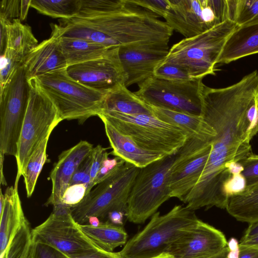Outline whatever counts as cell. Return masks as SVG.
Instances as JSON below:
<instances>
[{"instance_id": "cell-54", "label": "cell", "mask_w": 258, "mask_h": 258, "mask_svg": "<svg viewBox=\"0 0 258 258\" xmlns=\"http://www.w3.org/2000/svg\"><path fill=\"white\" fill-rule=\"evenodd\" d=\"M228 251L229 249L227 246V247L222 252L210 258H227V255Z\"/></svg>"}, {"instance_id": "cell-43", "label": "cell", "mask_w": 258, "mask_h": 258, "mask_svg": "<svg viewBox=\"0 0 258 258\" xmlns=\"http://www.w3.org/2000/svg\"><path fill=\"white\" fill-rule=\"evenodd\" d=\"M34 258H70L65 254L48 245L35 243Z\"/></svg>"}, {"instance_id": "cell-27", "label": "cell", "mask_w": 258, "mask_h": 258, "mask_svg": "<svg viewBox=\"0 0 258 258\" xmlns=\"http://www.w3.org/2000/svg\"><path fill=\"white\" fill-rule=\"evenodd\" d=\"M59 42L68 66L101 58L110 49L80 38L61 37Z\"/></svg>"}, {"instance_id": "cell-10", "label": "cell", "mask_w": 258, "mask_h": 258, "mask_svg": "<svg viewBox=\"0 0 258 258\" xmlns=\"http://www.w3.org/2000/svg\"><path fill=\"white\" fill-rule=\"evenodd\" d=\"M0 88V155L16 157L30 94L23 64Z\"/></svg>"}, {"instance_id": "cell-34", "label": "cell", "mask_w": 258, "mask_h": 258, "mask_svg": "<svg viewBox=\"0 0 258 258\" xmlns=\"http://www.w3.org/2000/svg\"><path fill=\"white\" fill-rule=\"evenodd\" d=\"M31 0H2L1 1L0 19L11 23L15 19H26Z\"/></svg>"}, {"instance_id": "cell-50", "label": "cell", "mask_w": 258, "mask_h": 258, "mask_svg": "<svg viewBox=\"0 0 258 258\" xmlns=\"http://www.w3.org/2000/svg\"><path fill=\"white\" fill-rule=\"evenodd\" d=\"M227 247L229 250H233L239 247V243L235 238H231L227 241Z\"/></svg>"}, {"instance_id": "cell-5", "label": "cell", "mask_w": 258, "mask_h": 258, "mask_svg": "<svg viewBox=\"0 0 258 258\" xmlns=\"http://www.w3.org/2000/svg\"><path fill=\"white\" fill-rule=\"evenodd\" d=\"M50 98L63 120L77 119L83 123L101 112L107 93L89 88L71 78L66 69L34 78Z\"/></svg>"}, {"instance_id": "cell-30", "label": "cell", "mask_w": 258, "mask_h": 258, "mask_svg": "<svg viewBox=\"0 0 258 258\" xmlns=\"http://www.w3.org/2000/svg\"><path fill=\"white\" fill-rule=\"evenodd\" d=\"M34 245L32 229L26 219L0 258H34Z\"/></svg>"}, {"instance_id": "cell-4", "label": "cell", "mask_w": 258, "mask_h": 258, "mask_svg": "<svg viewBox=\"0 0 258 258\" xmlns=\"http://www.w3.org/2000/svg\"><path fill=\"white\" fill-rule=\"evenodd\" d=\"M199 219L194 211L182 205L175 206L167 213L157 212L138 233L128 240L117 253L120 258H151L166 250Z\"/></svg>"}, {"instance_id": "cell-31", "label": "cell", "mask_w": 258, "mask_h": 258, "mask_svg": "<svg viewBox=\"0 0 258 258\" xmlns=\"http://www.w3.org/2000/svg\"><path fill=\"white\" fill-rule=\"evenodd\" d=\"M49 137L41 143L32 155L23 174L27 198L32 195L38 177L47 159L46 148Z\"/></svg>"}, {"instance_id": "cell-41", "label": "cell", "mask_w": 258, "mask_h": 258, "mask_svg": "<svg viewBox=\"0 0 258 258\" xmlns=\"http://www.w3.org/2000/svg\"><path fill=\"white\" fill-rule=\"evenodd\" d=\"M125 161L119 157L109 158L107 157L103 160L97 175L93 183V187L103 181L117 170Z\"/></svg>"}, {"instance_id": "cell-45", "label": "cell", "mask_w": 258, "mask_h": 258, "mask_svg": "<svg viewBox=\"0 0 258 258\" xmlns=\"http://www.w3.org/2000/svg\"><path fill=\"white\" fill-rule=\"evenodd\" d=\"M9 22L0 19V52L1 55L3 54L7 47L8 31L7 25Z\"/></svg>"}, {"instance_id": "cell-48", "label": "cell", "mask_w": 258, "mask_h": 258, "mask_svg": "<svg viewBox=\"0 0 258 258\" xmlns=\"http://www.w3.org/2000/svg\"><path fill=\"white\" fill-rule=\"evenodd\" d=\"M258 234V221L249 223L240 240H243Z\"/></svg>"}, {"instance_id": "cell-2", "label": "cell", "mask_w": 258, "mask_h": 258, "mask_svg": "<svg viewBox=\"0 0 258 258\" xmlns=\"http://www.w3.org/2000/svg\"><path fill=\"white\" fill-rule=\"evenodd\" d=\"M158 17L145 9L126 3L123 8L113 13L65 20L63 25L58 26V32L60 37L85 39L107 48L168 43L173 30Z\"/></svg>"}, {"instance_id": "cell-28", "label": "cell", "mask_w": 258, "mask_h": 258, "mask_svg": "<svg viewBox=\"0 0 258 258\" xmlns=\"http://www.w3.org/2000/svg\"><path fill=\"white\" fill-rule=\"evenodd\" d=\"M7 47L23 60L38 45L31 28L23 24L19 19H15L7 25Z\"/></svg>"}, {"instance_id": "cell-17", "label": "cell", "mask_w": 258, "mask_h": 258, "mask_svg": "<svg viewBox=\"0 0 258 258\" xmlns=\"http://www.w3.org/2000/svg\"><path fill=\"white\" fill-rule=\"evenodd\" d=\"M168 43L135 44L118 47V57L125 76V86L138 85L154 76L157 66L166 58Z\"/></svg>"}, {"instance_id": "cell-13", "label": "cell", "mask_w": 258, "mask_h": 258, "mask_svg": "<svg viewBox=\"0 0 258 258\" xmlns=\"http://www.w3.org/2000/svg\"><path fill=\"white\" fill-rule=\"evenodd\" d=\"M53 207L46 220L32 229L34 243L48 245L69 257L99 249L82 232L71 208L61 204Z\"/></svg>"}, {"instance_id": "cell-49", "label": "cell", "mask_w": 258, "mask_h": 258, "mask_svg": "<svg viewBox=\"0 0 258 258\" xmlns=\"http://www.w3.org/2000/svg\"><path fill=\"white\" fill-rule=\"evenodd\" d=\"M239 245L258 248V234L245 240H240Z\"/></svg>"}, {"instance_id": "cell-22", "label": "cell", "mask_w": 258, "mask_h": 258, "mask_svg": "<svg viewBox=\"0 0 258 258\" xmlns=\"http://www.w3.org/2000/svg\"><path fill=\"white\" fill-rule=\"evenodd\" d=\"M4 206L0 214V255L2 254L12 239L26 221L18 188H7Z\"/></svg>"}, {"instance_id": "cell-23", "label": "cell", "mask_w": 258, "mask_h": 258, "mask_svg": "<svg viewBox=\"0 0 258 258\" xmlns=\"http://www.w3.org/2000/svg\"><path fill=\"white\" fill-rule=\"evenodd\" d=\"M258 53V25L239 27L225 44L217 64H227Z\"/></svg>"}, {"instance_id": "cell-32", "label": "cell", "mask_w": 258, "mask_h": 258, "mask_svg": "<svg viewBox=\"0 0 258 258\" xmlns=\"http://www.w3.org/2000/svg\"><path fill=\"white\" fill-rule=\"evenodd\" d=\"M126 5L125 0H81L79 15L76 17L92 18L117 12Z\"/></svg>"}, {"instance_id": "cell-37", "label": "cell", "mask_w": 258, "mask_h": 258, "mask_svg": "<svg viewBox=\"0 0 258 258\" xmlns=\"http://www.w3.org/2000/svg\"><path fill=\"white\" fill-rule=\"evenodd\" d=\"M154 76L161 79L174 82H186L192 80L181 68L173 64L163 61L155 69Z\"/></svg>"}, {"instance_id": "cell-47", "label": "cell", "mask_w": 258, "mask_h": 258, "mask_svg": "<svg viewBox=\"0 0 258 258\" xmlns=\"http://www.w3.org/2000/svg\"><path fill=\"white\" fill-rule=\"evenodd\" d=\"M125 214L120 211H113L110 212L107 216L108 221L115 225L121 226L123 224V220Z\"/></svg>"}, {"instance_id": "cell-19", "label": "cell", "mask_w": 258, "mask_h": 258, "mask_svg": "<svg viewBox=\"0 0 258 258\" xmlns=\"http://www.w3.org/2000/svg\"><path fill=\"white\" fill-rule=\"evenodd\" d=\"M23 66L28 80L67 69L58 35L52 32L49 38L38 44L24 58Z\"/></svg>"}, {"instance_id": "cell-35", "label": "cell", "mask_w": 258, "mask_h": 258, "mask_svg": "<svg viewBox=\"0 0 258 258\" xmlns=\"http://www.w3.org/2000/svg\"><path fill=\"white\" fill-rule=\"evenodd\" d=\"M236 172L244 183V188L257 182L258 155L252 153L237 163Z\"/></svg>"}, {"instance_id": "cell-12", "label": "cell", "mask_w": 258, "mask_h": 258, "mask_svg": "<svg viewBox=\"0 0 258 258\" xmlns=\"http://www.w3.org/2000/svg\"><path fill=\"white\" fill-rule=\"evenodd\" d=\"M166 23L185 38L205 32L229 20L228 0H169Z\"/></svg>"}, {"instance_id": "cell-44", "label": "cell", "mask_w": 258, "mask_h": 258, "mask_svg": "<svg viewBox=\"0 0 258 258\" xmlns=\"http://www.w3.org/2000/svg\"><path fill=\"white\" fill-rule=\"evenodd\" d=\"M70 258H120L117 252H108L100 249L69 257Z\"/></svg>"}, {"instance_id": "cell-39", "label": "cell", "mask_w": 258, "mask_h": 258, "mask_svg": "<svg viewBox=\"0 0 258 258\" xmlns=\"http://www.w3.org/2000/svg\"><path fill=\"white\" fill-rule=\"evenodd\" d=\"M88 186L84 183L69 186L64 191L59 204L70 208L79 205L88 194Z\"/></svg>"}, {"instance_id": "cell-1", "label": "cell", "mask_w": 258, "mask_h": 258, "mask_svg": "<svg viewBox=\"0 0 258 258\" xmlns=\"http://www.w3.org/2000/svg\"><path fill=\"white\" fill-rule=\"evenodd\" d=\"M255 95L252 88L240 83L204 89L201 115L216 135L200 178L182 201L189 209H225L234 170L252 153L250 141L258 133V122L250 108Z\"/></svg>"}, {"instance_id": "cell-26", "label": "cell", "mask_w": 258, "mask_h": 258, "mask_svg": "<svg viewBox=\"0 0 258 258\" xmlns=\"http://www.w3.org/2000/svg\"><path fill=\"white\" fill-rule=\"evenodd\" d=\"M82 232L98 248L113 252L116 247L125 245L127 234L123 227L110 223L101 222L97 227L89 224H79Z\"/></svg>"}, {"instance_id": "cell-36", "label": "cell", "mask_w": 258, "mask_h": 258, "mask_svg": "<svg viewBox=\"0 0 258 258\" xmlns=\"http://www.w3.org/2000/svg\"><path fill=\"white\" fill-rule=\"evenodd\" d=\"M23 62L22 58L8 48L1 55L0 87L6 83Z\"/></svg>"}, {"instance_id": "cell-51", "label": "cell", "mask_w": 258, "mask_h": 258, "mask_svg": "<svg viewBox=\"0 0 258 258\" xmlns=\"http://www.w3.org/2000/svg\"><path fill=\"white\" fill-rule=\"evenodd\" d=\"M101 223V222L98 217L96 216H91L88 219L87 224H89L92 226L97 227Z\"/></svg>"}, {"instance_id": "cell-21", "label": "cell", "mask_w": 258, "mask_h": 258, "mask_svg": "<svg viewBox=\"0 0 258 258\" xmlns=\"http://www.w3.org/2000/svg\"><path fill=\"white\" fill-rule=\"evenodd\" d=\"M148 105V104H147ZM151 113L157 118L179 127L188 137H194L203 141H212L216 133L201 115L190 114L148 105Z\"/></svg>"}, {"instance_id": "cell-25", "label": "cell", "mask_w": 258, "mask_h": 258, "mask_svg": "<svg viewBox=\"0 0 258 258\" xmlns=\"http://www.w3.org/2000/svg\"><path fill=\"white\" fill-rule=\"evenodd\" d=\"M116 112L126 114H152L147 104L124 84L108 92L100 112Z\"/></svg>"}, {"instance_id": "cell-8", "label": "cell", "mask_w": 258, "mask_h": 258, "mask_svg": "<svg viewBox=\"0 0 258 258\" xmlns=\"http://www.w3.org/2000/svg\"><path fill=\"white\" fill-rule=\"evenodd\" d=\"M28 81L30 84V98L15 157L17 174L14 187L16 188L32 155L62 121L55 106L40 89L35 79Z\"/></svg>"}, {"instance_id": "cell-40", "label": "cell", "mask_w": 258, "mask_h": 258, "mask_svg": "<svg viewBox=\"0 0 258 258\" xmlns=\"http://www.w3.org/2000/svg\"><path fill=\"white\" fill-rule=\"evenodd\" d=\"M108 148H104L98 145L94 147L92 153V163L90 171V181L88 189V193L93 188V183L105 158L108 157L107 151Z\"/></svg>"}, {"instance_id": "cell-6", "label": "cell", "mask_w": 258, "mask_h": 258, "mask_svg": "<svg viewBox=\"0 0 258 258\" xmlns=\"http://www.w3.org/2000/svg\"><path fill=\"white\" fill-rule=\"evenodd\" d=\"M98 116L106 120L141 147L166 156L176 154L188 138L179 127L163 122L152 114L106 112Z\"/></svg>"}, {"instance_id": "cell-46", "label": "cell", "mask_w": 258, "mask_h": 258, "mask_svg": "<svg viewBox=\"0 0 258 258\" xmlns=\"http://www.w3.org/2000/svg\"><path fill=\"white\" fill-rule=\"evenodd\" d=\"M239 258H258V248L239 245Z\"/></svg>"}, {"instance_id": "cell-52", "label": "cell", "mask_w": 258, "mask_h": 258, "mask_svg": "<svg viewBox=\"0 0 258 258\" xmlns=\"http://www.w3.org/2000/svg\"><path fill=\"white\" fill-rule=\"evenodd\" d=\"M4 162V157L0 156V164H1V183L4 185H7L5 176L3 173V165Z\"/></svg>"}, {"instance_id": "cell-3", "label": "cell", "mask_w": 258, "mask_h": 258, "mask_svg": "<svg viewBox=\"0 0 258 258\" xmlns=\"http://www.w3.org/2000/svg\"><path fill=\"white\" fill-rule=\"evenodd\" d=\"M238 27L227 20L202 34L184 38L169 49L163 62L178 67L192 80L215 75L225 44Z\"/></svg>"}, {"instance_id": "cell-18", "label": "cell", "mask_w": 258, "mask_h": 258, "mask_svg": "<svg viewBox=\"0 0 258 258\" xmlns=\"http://www.w3.org/2000/svg\"><path fill=\"white\" fill-rule=\"evenodd\" d=\"M93 148V145L87 141H81L59 155L50 174L52 188L44 204L45 206L53 207L60 203L73 174L82 161L92 153Z\"/></svg>"}, {"instance_id": "cell-9", "label": "cell", "mask_w": 258, "mask_h": 258, "mask_svg": "<svg viewBox=\"0 0 258 258\" xmlns=\"http://www.w3.org/2000/svg\"><path fill=\"white\" fill-rule=\"evenodd\" d=\"M175 154L166 156L140 168L127 203L125 217L130 222H145L170 198L168 177Z\"/></svg>"}, {"instance_id": "cell-7", "label": "cell", "mask_w": 258, "mask_h": 258, "mask_svg": "<svg viewBox=\"0 0 258 258\" xmlns=\"http://www.w3.org/2000/svg\"><path fill=\"white\" fill-rule=\"evenodd\" d=\"M140 168L125 162L111 175L96 185L78 205L71 208V215L79 224H87L91 216L99 219L113 211L126 214L131 190Z\"/></svg>"}, {"instance_id": "cell-42", "label": "cell", "mask_w": 258, "mask_h": 258, "mask_svg": "<svg viewBox=\"0 0 258 258\" xmlns=\"http://www.w3.org/2000/svg\"><path fill=\"white\" fill-rule=\"evenodd\" d=\"M91 163L92 155L91 153L80 164L73 174L69 186L76 184L84 183L89 187L90 181Z\"/></svg>"}, {"instance_id": "cell-15", "label": "cell", "mask_w": 258, "mask_h": 258, "mask_svg": "<svg viewBox=\"0 0 258 258\" xmlns=\"http://www.w3.org/2000/svg\"><path fill=\"white\" fill-rule=\"evenodd\" d=\"M118 52V47L110 48L103 57L69 66L66 72L71 78L84 86L107 93L124 84L125 76Z\"/></svg>"}, {"instance_id": "cell-33", "label": "cell", "mask_w": 258, "mask_h": 258, "mask_svg": "<svg viewBox=\"0 0 258 258\" xmlns=\"http://www.w3.org/2000/svg\"><path fill=\"white\" fill-rule=\"evenodd\" d=\"M233 21L239 27L258 25V0H236Z\"/></svg>"}, {"instance_id": "cell-38", "label": "cell", "mask_w": 258, "mask_h": 258, "mask_svg": "<svg viewBox=\"0 0 258 258\" xmlns=\"http://www.w3.org/2000/svg\"><path fill=\"white\" fill-rule=\"evenodd\" d=\"M125 2L164 18L170 9L169 0H125Z\"/></svg>"}, {"instance_id": "cell-14", "label": "cell", "mask_w": 258, "mask_h": 258, "mask_svg": "<svg viewBox=\"0 0 258 258\" xmlns=\"http://www.w3.org/2000/svg\"><path fill=\"white\" fill-rule=\"evenodd\" d=\"M212 141L188 137L175 154L168 177L170 198L182 201L195 186L208 160Z\"/></svg>"}, {"instance_id": "cell-16", "label": "cell", "mask_w": 258, "mask_h": 258, "mask_svg": "<svg viewBox=\"0 0 258 258\" xmlns=\"http://www.w3.org/2000/svg\"><path fill=\"white\" fill-rule=\"evenodd\" d=\"M227 246L221 231L199 219L169 245L166 252L175 258H210Z\"/></svg>"}, {"instance_id": "cell-20", "label": "cell", "mask_w": 258, "mask_h": 258, "mask_svg": "<svg viewBox=\"0 0 258 258\" xmlns=\"http://www.w3.org/2000/svg\"><path fill=\"white\" fill-rule=\"evenodd\" d=\"M100 119L103 122L106 136L112 149L110 154L140 168L166 156L161 153L141 147L130 137L119 132L106 120Z\"/></svg>"}, {"instance_id": "cell-24", "label": "cell", "mask_w": 258, "mask_h": 258, "mask_svg": "<svg viewBox=\"0 0 258 258\" xmlns=\"http://www.w3.org/2000/svg\"><path fill=\"white\" fill-rule=\"evenodd\" d=\"M225 209L237 221L248 224L258 221V182L229 196Z\"/></svg>"}, {"instance_id": "cell-11", "label": "cell", "mask_w": 258, "mask_h": 258, "mask_svg": "<svg viewBox=\"0 0 258 258\" xmlns=\"http://www.w3.org/2000/svg\"><path fill=\"white\" fill-rule=\"evenodd\" d=\"M202 80L174 82L153 76L139 84L134 93L148 105L201 115Z\"/></svg>"}, {"instance_id": "cell-55", "label": "cell", "mask_w": 258, "mask_h": 258, "mask_svg": "<svg viewBox=\"0 0 258 258\" xmlns=\"http://www.w3.org/2000/svg\"><path fill=\"white\" fill-rule=\"evenodd\" d=\"M151 258H175L173 256L167 252H163L158 255Z\"/></svg>"}, {"instance_id": "cell-53", "label": "cell", "mask_w": 258, "mask_h": 258, "mask_svg": "<svg viewBox=\"0 0 258 258\" xmlns=\"http://www.w3.org/2000/svg\"><path fill=\"white\" fill-rule=\"evenodd\" d=\"M240 254L239 247L238 249L233 250H229L227 257V258H239Z\"/></svg>"}, {"instance_id": "cell-29", "label": "cell", "mask_w": 258, "mask_h": 258, "mask_svg": "<svg viewBox=\"0 0 258 258\" xmlns=\"http://www.w3.org/2000/svg\"><path fill=\"white\" fill-rule=\"evenodd\" d=\"M81 0H31L30 7L53 18L70 19L79 15Z\"/></svg>"}]
</instances>
